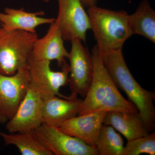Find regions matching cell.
Returning <instances> with one entry per match:
<instances>
[{"mask_svg":"<svg viewBox=\"0 0 155 155\" xmlns=\"http://www.w3.org/2000/svg\"><path fill=\"white\" fill-rule=\"evenodd\" d=\"M103 123L114 127L127 141L145 136L150 133L138 111L134 113L107 112Z\"/></svg>","mask_w":155,"mask_h":155,"instance_id":"9a60e30c","label":"cell"},{"mask_svg":"<svg viewBox=\"0 0 155 155\" xmlns=\"http://www.w3.org/2000/svg\"><path fill=\"white\" fill-rule=\"evenodd\" d=\"M100 52L116 86L125 93L137 108L148 130L153 132L155 127V93L142 87L134 78L125 63L122 49Z\"/></svg>","mask_w":155,"mask_h":155,"instance_id":"7a4b0ae2","label":"cell"},{"mask_svg":"<svg viewBox=\"0 0 155 155\" xmlns=\"http://www.w3.org/2000/svg\"><path fill=\"white\" fill-rule=\"evenodd\" d=\"M93 75L78 115L97 111L137 112L135 106L125 99L112 80L96 45L92 50Z\"/></svg>","mask_w":155,"mask_h":155,"instance_id":"6da1fadb","label":"cell"},{"mask_svg":"<svg viewBox=\"0 0 155 155\" xmlns=\"http://www.w3.org/2000/svg\"><path fill=\"white\" fill-rule=\"evenodd\" d=\"M33 132L53 155H98L96 150L57 127L42 124Z\"/></svg>","mask_w":155,"mask_h":155,"instance_id":"ba28073f","label":"cell"},{"mask_svg":"<svg viewBox=\"0 0 155 155\" xmlns=\"http://www.w3.org/2000/svg\"><path fill=\"white\" fill-rule=\"evenodd\" d=\"M5 145L16 147L22 155H53L41 142L33 131L21 133L0 132Z\"/></svg>","mask_w":155,"mask_h":155,"instance_id":"e0dca14e","label":"cell"},{"mask_svg":"<svg viewBox=\"0 0 155 155\" xmlns=\"http://www.w3.org/2000/svg\"><path fill=\"white\" fill-rule=\"evenodd\" d=\"M37 34L7 30L0 26V74L14 75L27 67Z\"/></svg>","mask_w":155,"mask_h":155,"instance_id":"277c9868","label":"cell"},{"mask_svg":"<svg viewBox=\"0 0 155 155\" xmlns=\"http://www.w3.org/2000/svg\"><path fill=\"white\" fill-rule=\"evenodd\" d=\"M124 141L114 127L103 124L100 129L96 150L98 155H122Z\"/></svg>","mask_w":155,"mask_h":155,"instance_id":"ac0fdd59","label":"cell"},{"mask_svg":"<svg viewBox=\"0 0 155 155\" xmlns=\"http://www.w3.org/2000/svg\"><path fill=\"white\" fill-rule=\"evenodd\" d=\"M45 14L43 11L29 12L23 9L7 8L4 12H0V26L7 30L37 33L38 26L50 25L55 21V18L43 17Z\"/></svg>","mask_w":155,"mask_h":155,"instance_id":"5bb4252c","label":"cell"},{"mask_svg":"<svg viewBox=\"0 0 155 155\" xmlns=\"http://www.w3.org/2000/svg\"><path fill=\"white\" fill-rule=\"evenodd\" d=\"M107 112L97 111L78 115L62 123L57 128L96 150L100 129Z\"/></svg>","mask_w":155,"mask_h":155,"instance_id":"8fae6325","label":"cell"},{"mask_svg":"<svg viewBox=\"0 0 155 155\" xmlns=\"http://www.w3.org/2000/svg\"><path fill=\"white\" fill-rule=\"evenodd\" d=\"M47 32L41 38L37 39L30 58L35 60L56 61L58 67L63 66L68 59L69 52L64 44V39L55 21L50 24Z\"/></svg>","mask_w":155,"mask_h":155,"instance_id":"7c38bea8","label":"cell"},{"mask_svg":"<svg viewBox=\"0 0 155 155\" xmlns=\"http://www.w3.org/2000/svg\"><path fill=\"white\" fill-rule=\"evenodd\" d=\"M69 52V82L71 91L69 97L77 98L78 95L84 97L91 84L93 75L91 54L78 39L71 42Z\"/></svg>","mask_w":155,"mask_h":155,"instance_id":"8992f818","label":"cell"},{"mask_svg":"<svg viewBox=\"0 0 155 155\" xmlns=\"http://www.w3.org/2000/svg\"><path fill=\"white\" fill-rule=\"evenodd\" d=\"M83 100L64 99L57 96L43 97L42 124L58 127L64 122L78 116Z\"/></svg>","mask_w":155,"mask_h":155,"instance_id":"4fadbf2b","label":"cell"},{"mask_svg":"<svg viewBox=\"0 0 155 155\" xmlns=\"http://www.w3.org/2000/svg\"><path fill=\"white\" fill-rule=\"evenodd\" d=\"M81 1L84 8H88L91 7L96 6L98 0H81Z\"/></svg>","mask_w":155,"mask_h":155,"instance_id":"ffe728a7","label":"cell"},{"mask_svg":"<svg viewBox=\"0 0 155 155\" xmlns=\"http://www.w3.org/2000/svg\"><path fill=\"white\" fill-rule=\"evenodd\" d=\"M7 118L0 114V122H5Z\"/></svg>","mask_w":155,"mask_h":155,"instance_id":"44dd1931","label":"cell"},{"mask_svg":"<svg viewBox=\"0 0 155 155\" xmlns=\"http://www.w3.org/2000/svg\"><path fill=\"white\" fill-rule=\"evenodd\" d=\"M27 67L13 75L0 74V114L10 119L14 116L29 86Z\"/></svg>","mask_w":155,"mask_h":155,"instance_id":"30bf717a","label":"cell"},{"mask_svg":"<svg viewBox=\"0 0 155 155\" xmlns=\"http://www.w3.org/2000/svg\"><path fill=\"white\" fill-rule=\"evenodd\" d=\"M90 29L100 51L122 49L132 36L127 12L113 11L95 6L87 9Z\"/></svg>","mask_w":155,"mask_h":155,"instance_id":"3957f363","label":"cell"},{"mask_svg":"<svg viewBox=\"0 0 155 155\" xmlns=\"http://www.w3.org/2000/svg\"><path fill=\"white\" fill-rule=\"evenodd\" d=\"M43 101L41 93L29 85L16 113L6 124L9 133L33 131L40 126Z\"/></svg>","mask_w":155,"mask_h":155,"instance_id":"9c48e42d","label":"cell"},{"mask_svg":"<svg viewBox=\"0 0 155 155\" xmlns=\"http://www.w3.org/2000/svg\"><path fill=\"white\" fill-rule=\"evenodd\" d=\"M58 14L55 22L64 41L78 39L85 42L90 29L87 12L81 0H58Z\"/></svg>","mask_w":155,"mask_h":155,"instance_id":"52a82bcc","label":"cell"},{"mask_svg":"<svg viewBox=\"0 0 155 155\" xmlns=\"http://www.w3.org/2000/svg\"><path fill=\"white\" fill-rule=\"evenodd\" d=\"M51 61L30 58L27 64L29 85L40 92L43 97L57 96L64 99H72L61 94L60 90L68 84L69 64L65 61L60 71H54L51 67Z\"/></svg>","mask_w":155,"mask_h":155,"instance_id":"5b68a950","label":"cell"},{"mask_svg":"<svg viewBox=\"0 0 155 155\" xmlns=\"http://www.w3.org/2000/svg\"><path fill=\"white\" fill-rule=\"evenodd\" d=\"M155 155V133L127 141L122 155Z\"/></svg>","mask_w":155,"mask_h":155,"instance_id":"d6986e66","label":"cell"},{"mask_svg":"<svg viewBox=\"0 0 155 155\" xmlns=\"http://www.w3.org/2000/svg\"><path fill=\"white\" fill-rule=\"evenodd\" d=\"M44 2H49L51 0H43Z\"/></svg>","mask_w":155,"mask_h":155,"instance_id":"7402d4cb","label":"cell"},{"mask_svg":"<svg viewBox=\"0 0 155 155\" xmlns=\"http://www.w3.org/2000/svg\"><path fill=\"white\" fill-rule=\"evenodd\" d=\"M128 22L132 35H141L155 43V11L148 0H143L129 15Z\"/></svg>","mask_w":155,"mask_h":155,"instance_id":"2e32d148","label":"cell"}]
</instances>
